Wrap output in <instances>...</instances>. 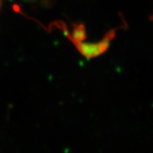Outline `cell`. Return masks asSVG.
I'll list each match as a JSON object with an SVG mask.
<instances>
[]
</instances>
